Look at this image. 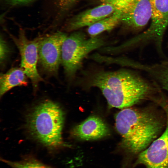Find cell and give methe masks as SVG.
<instances>
[{
	"label": "cell",
	"instance_id": "cell-13",
	"mask_svg": "<svg viewBox=\"0 0 168 168\" xmlns=\"http://www.w3.org/2000/svg\"><path fill=\"white\" fill-rule=\"evenodd\" d=\"M121 14L115 11L111 15L94 23L87 27V32L91 37H95L105 31H110L121 22Z\"/></svg>",
	"mask_w": 168,
	"mask_h": 168
},
{
	"label": "cell",
	"instance_id": "cell-5",
	"mask_svg": "<svg viewBox=\"0 0 168 168\" xmlns=\"http://www.w3.org/2000/svg\"><path fill=\"white\" fill-rule=\"evenodd\" d=\"M152 8L151 23L143 32L128 40L131 47L153 42L158 52L164 57L162 42L168 26V0H150Z\"/></svg>",
	"mask_w": 168,
	"mask_h": 168
},
{
	"label": "cell",
	"instance_id": "cell-9",
	"mask_svg": "<svg viewBox=\"0 0 168 168\" xmlns=\"http://www.w3.org/2000/svg\"><path fill=\"white\" fill-rule=\"evenodd\" d=\"M166 125L165 130L139 154L135 165L146 168H168V108L165 107Z\"/></svg>",
	"mask_w": 168,
	"mask_h": 168
},
{
	"label": "cell",
	"instance_id": "cell-18",
	"mask_svg": "<svg viewBox=\"0 0 168 168\" xmlns=\"http://www.w3.org/2000/svg\"><path fill=\"white\" fill-rule=\"evenodd\" d=\"M80 0H71L73 2L75 3H77Z\"/></svg>",
	"mask_w": 168,
	"mask_h": 168
},
{
	"label": "cell",
	"instance_id": "cell-19",
	"mask_svg": "<svg viewBox=\"0 0 168 168\" xmlns=\"http://www.w3.org/2000/svg\"><path fill=\"white\" fill-rule=\"evenodd\" d=\"M167 45H168V44H167Z\"/></svg>",
	"mask_w": 168,
	"mask_h": 168
},
{
	"label": "cell",
	"instance_id": "cell-1",
	"mask_svg": "<svg viewBox=\"0 0 168 168\" xmlns=\"http://www.w3.org/2000/svg\"><path fill=\"white\" fill-rule=\"evenodd\" d=\"M89 85L101 91L110 107L119 109L137 103L153 90L151 82L135 71L122 69L89 74Z\"/></svg>",
	"mask_w": 168,
	"mask_h": 168
},
{
	"label": "cell",
	"instance_id": "cell-2",
	"mask_svg": "<svg viewBox=\"0 0 168 168\" xmlns=\"http://www.w3.org/2000/svg\"><path fill=\"white\" fill-rule=\"evenodd\" d=\"M115 125L122 138V147L133 154L147 148L157 138L162 127L152 114L129 107L116 115Z\"/></svg>",
	"mask_w": 168,
	"mask_h": 168
},
{
	"label": "cell",
	"instance_id": "cell-6",
	"mask_svg": "<svg viewBox=\"0 0 168 168\" xmlns=\"http://www.w3.org/2000/svg\"><path fill=\"white\" fill-rule=\"evenodd\" d=\"M100 4L113 5L115 11L121 14V22L132 30L143 29L151 19L152 8L150 0H97Z\"/></svg>",
	"mask_w": 168,
	"mask_h": 168
},
{
	"label": "cell",
	"instance_id": "cell-17",
	"mask_svg": "<svg viewBox=\"0 0 168 168\" xmlns=\"http://www.w3.org/2000/svg\"><path fill=\"white\" fill-rule=\"evenodd\" d=\"M11 5L16 6L27 3L33 0H5Z\"/></svg>",
	"mask_w": 168,
	"mask_h": 168
},
{
	"label": "cell",
	"instance_id": "cell-4",
	"mask_svg": "<svg viewBox=\"0 0 168 168\" xmlns=\"http://www.w3.org/2000/svg\"><path fill=\"white\" fill-rule=\"evenodd\" d=\"M105 41L97 36L87 39L81 31L67 36L62 44L61 63L67 77L72 79L80 69L84 58L91 52L101 47Z\"/></svg>",
	"mask_w": 168,
	"mask_h": 168
},
{
	"label": "cell",
	"instance_id": "cell-11",
	"mask_svg": "<svg viewBox=\"0 0 168 168\" xmlns=\"http://www.w3.org/2000/svg\"><path fill=\"white\" fill-rule=\"evenodd\" d=\"M110 129L100 118L91 116L72 129V134L75 138L82 140H96L110 134Z\"/></svg>",
	"mask_w": 168,
	"mask_h": 168
},
{
	"label": "cell",
	"instance_id": "cell-7",
	"mask_svg": "<svg viewBox=\"0 0 168 168\" xmlns=\"http://www.w3.org/2000/svg\"><path fill=\"white\" fill-rule=\"evenodd\" d=\"M12 38L19 51L21 68L30 80L34 91L35 92L39 83L44 81L37 69L40 39L29 40L22 31L20 32L18 37L12 36Z\"/></svg>",
	"mask_w": 168,
	"mask_h": 168
},
{
	"label": "cell",
	"instance_id": "cell-8",
	"mask_svg": "<svg viewBox=\"0 0 168 168\" xmlns=\"http://www.w3.org/2000/svg\"><path fill=\"white\" fill-rule=\"evenodd\" d=\"M67 36L65 33L58 32L40 39L39 61L43 70L48 74L57 75L61 63L62 47Z\"/></svg>",
	"mask_w": 168,
	"mask_h": 168
},
{
	"label": "cell",
	"instance_id": "cell-16",
	"mask_svg": "<svg viewBox=\"0 0 168 168\" xmlns=\"http://www.w3.org/2000/svg\"><path fill=\"white\" fill-rule=\"evenodd\" d=\"M10 49L7 43L1 36L0 39V62L1 66H3L10 53Z\"/></svg>",
	"mask_w": 168,
	"mask_h": 168
},
{
	"label": "cell",
	"instance_id": "cell-3",
	"mask_svg": "<svg viewBox=\"0 0 168 168\" xmlns=\"http://www.w3.org/2000/svg\"><path fill=\"white\" fill-rule=\"evenodd\" d=\"M64 122V113L59 105L46 100L30 113L26 125L33 138L47 148L54 150L67 145L62 137Z\"/></svg>",
	"mask_w": 168,
	"mask_h": 168
},
{
	"label": "cell",
	"instance_id": "cell-10",
	"mask_svg": "<svg viewBox=\"0 0 168 168\" xmlns=\"http://www.w3.org/2000/svg\"><path fill=\"white\" fill-rule=\"evenodd\" d=\"M115 11V8L110 4H99L74 16L68 22L66 28L67 30L71 31L85 27H88L111 15Z\"/></svg>",
	"mask_w": 168,
	"mask_h": 168
},
{
	"label": "cell",
	"instance_id": "cell-15",
	"mask_svg": "<svg viewBox=\"0 0 168 168\" xmlns=\"http://www.w3.org/2000/svg\"><path fill=\"white\" fill-rule=\"evenodd\" d=\"M2 161L11 168H53L31 156H26L19 161L1 159Z\"/></svg>",
	"mask_w": 168,
	"mask_h": 168
},
{
	"label": "cell",
	"instance_id": "cell-12",
	"mask_svg": "<svg viewBox=\"0 0 168 168\" xmlns=\"http://www.w3.org/2000/svg\"><path fill=\"white\" fill-rule=\"evenodd\" d=\"M26 75L21 68L14 67L0 77V96L2 97L12 88L19 86H26L28 82Z\"/></svg>",
	"mask_w": 168,
	"mask_h": 168
},
{
	"label": "cell",
	"instance_id": "cell-14",
	"mask_svg": "<svg viewBox=\"0 0 168 168\" xmlns=\"http://www.w3.org/2000/svg\"><path fill=\"white\" fill-rule=\"evenodd\" d=\"M151 79L168 91V60L153 64L149 72Z\"/></svg>",
	"mask_w": 168,
	"mask_h": 168
}]
</instances>
